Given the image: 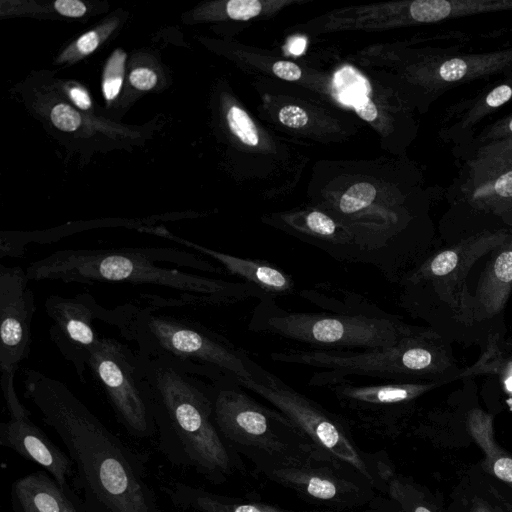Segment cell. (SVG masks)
I'll use <instances>...</instances> for the list:
<instances>
[{"label": "cell", "instance_id": "obj_28", "mask_svg": "<svg viewBox=\"0 0 512 512\" xmlns=\"http://www.w3.org/2000/svg\"><path fill=\"white\" fill-rule=\"evenodd\" d=\"M375 187L367 182L352 185L340 198L338 208L343 215H351L369 207L376 198Z\"/></svg>", "mask_w": 512, "mask_h": 512}, {"label": "cell", "instance_id": "obj_13", "mask_svg": "<svg viewBox=\"0 0 512 512\" xmlns=\"http://www.w3.org/2000/svg\"><path fill=\"white\" fill-rule=\"evenodd\" d=\"M439 381L381 382L359 385L339 382L327 389L350 426L369 434L394 438L403 429L415 401Z\"/></svg>", "mask_w": 512, "mask_h": 512}, {"label": "cell", "instance_id": "obj_16", "mask_svg": "<svg viewBox=\"0 0 512 512\" xmlns=\"http://www.w3.org/2000/svg\"><path fill=\"white\" fill-rule=\"evenodd\" d=\"M0 445L41 466L61 487L69 485L74 474L72 460L30 418L1 422Z\"/></svg>", "mask_w": 512, "mask_h": 512}, {"label": "cell", "instance_id": "obj_35", "mask_svg": "<svg viewBox=\"0 0 512 512\" xmlns=\"http://www.w3.org/2000/svg\"><path fill=\"white\" fill-rule=\"evenodd\" d=\"M129 82L131 86L137 90L148 91L156 86L158 77L153 69L139 66L131 70L129 74Z\"/></svg>", "mask_w": 512, "mask_h": 512}, {"label": "cell", "instance_id": "obj_6", "mask_svg": "<svg viewBox=\"0 0 512 512\" xmlns=\"http://www.w3.org/2000/svg\"><path fill=\"white\" fill-rule=\"evenodd\" d=\"M211 384L214 421L221 436L259 473L299 461L317 447L289 417L258 402L236 379Z\"/></svg>", "mask_w": 512, "mask_h": 512}, {"label": "cell", "instance_id": "obj_4", "mask_svg": "<svg viewBox=\"0 0 512 512\" xmlns=\"http://www.w3.org/2000/svg\"><path fill=\"white\" fill-rule=\"evenodd\" d=\"M140 299L107 308L103 322L148 359L163 358L210 383L251 378L248 353L205 325Z\"/></svg>", "mask_w": 512, "mask_h": 512}, {"label": "cell", "instance_id": "obj_30", "mask_svg": "<svg viewBox=\"0 0 512 512\" xmlns=\"http://www.w3.org/2000/svg\"><path fill=\"white\" fill-rule=\"evenodd\" d=\"M474 160L512 165V138L481 145Z\"/></svg>", "mask_w": 512, "mask_h": 512}, {"label": "cell", "instance_id": "obj_9", "mask_svg": "<svg viewBox=\"0 0 512 512\" xmlns=\"http://www.w3.org/2000/svg\"><path fill=\"white\" fill-rule=\"evenodd\" d=\"M509 236L505 231L472 236L406 271L397 282L401 306L419 315L434 300L447 301L468 318L470 297L464 291L465 278L477 259L494 251Z\"/></svg>", "mask_w": 512, "mask_h": 512}, {"label": "cell", "instance_id": "obj_22", "mask_svg": "<svg viewBox=\"0 0 512 512\" xmlns=\"http://www.w3.org/2000/svg\"><path fill=\"white\" fill-rule=\"evenodd\" d=\"M512 0H418L409 6L410 17L421 23L482 12L511 10Z\"/></svg>", "mask_w": 512, "mask_h": 512}, {"label": "cell", "instance_id": "obj_40", "mask_svg": "<svg viewBox=\"0 0 512 512\" xmlns=\"http://www.w3.org/2000/svg\"><path fill=\"white\" fill-rule=\"evenodd\" d=\"M306 46V40L302 37L293 39L289 45V51L293 55H300L304 51Z\"/></svg>", "mask_w": 512, "mask_h": 512}, {"label": "cell", "instance_id": "obj_19", "mask_svg": "<svg viewBox=\"0 0 512 512\" xmlns=\"http://www.w3.org/2000/svg\"><path fill=\"white\" fill-rule=\"evenodd\" d=\"M303 220L302 224L296 225L302 240L339 262L359 263L353 236L347 229H342L332 217L314 210L304 215Z\"/></svg>", "mask_w": 512, "mask_h": 512}, {"label": "cell", "instance_id": "obj_37", "mask_svg": "<svg viewBox=\"0 0 512 512\" xmlns=\"http://www.w3.org/2000/svg\"><path fill=\"white\" fill-rule=\"evenodd\" d=\"M54 9L60 15L70 18H80L87 12V6L79 0H57Z\"/></svg>", "mask_w": 512, "mask_h": 512}, {"label": "cell", "instance_id": "obj_8", "mask_svg": "<svg viewBox=\"0 0 512 512\" xmlns=\"http://www.w3.org/2000/svg\"><path fill=\"white\" fill-rule=\"evenodd\" d=\"M250 372L251 378L236 380L240 386L284 413L314 444L355 467L377 488H384L392 475L388 464L382 457L364 452L357 446L351 426L342 415L298 392L253 359Z\"/></svg>", "mask_w": 512, "mask_h": 512}, {"label": "cell", "instance_id": "obj_7", "mask_svg": "<svg viewBox=\"0 0 512 512\" xmlns=\"http://www.w3.org/2000/svg\"><path fill=\"white\" fill-rule=\"evenodd\" d=\"M436 342V333L429 330L385 349H286L272 352L270 358L274 362L319 369L312 374L308 385L323 389L350 381L351 377H369L382 382L439 381L448 368V358Z\"/></svg>", "mask_w": 512, "mask_h": 512}, {"label": "cell", "instance_id": "obj_2", "mask_svg": "<svg viewBox=\"0 0 512 512\" xmlns=\"http://www.w3.org/2000/svg\"><path fill=\"white\" fill-rule=\"evenodd\" d=\"M170 263L209 274L224 269L202 256L171 247L65 249L38 259L25 269L30 281L156 285L178 292L189 306H223L268 296L246 282H232L166 268Z\"/></svg>", "mask_w": 512, "mask_h": 512}, {"label": "cell", "instance_id": "obj_32", "mask_svg": "<svg viewBox=\"0 0 512 512\" xmlns=\"http://www.w3.org/2000/svg\"><path fill=\"white\" fill-rule=\"evenodd\" d=\"M261 10L262 5L257 0H231L226 4V13L234 20H249Z\"/></svg>", "mask_w": 512, "mask_h": 512}, {"label": "cell", "instance_id": "obj_10", "mask_svg": "<svg viewBox=\"0 0 512 512\" xmlns=\"http://www.w3.org/2000/svg\"><path fill=\"white\" fill-rule=\"evenodd\" d=\"M88 370L116 419L133 437L156 435L152 395L137 352L113 337H100Z\"/></svg>", "mask_w": 512, "mask_h": 512}, {"label": "cell", "instance_id": "obj_39", "mask_svg": "<svg viewBox=\"0 0 512 512\" xmlns=\"http://www.w3.org/2000/svg\"><path fill=\"white\" fill-rule=\"evenodd\" d=\"M64 488L67 495L65 512H84L74 490H72L69 485H66Z\"/></svg>", "mask_w": 512, "mask_h": 512}, {"label": "cell", "instance_id": "obj_26", "mask_svg": "<svg viewBox=\"0 0 512 512\" xmlns=\"http://www.w3.org/2000/svg\"><path fill=\"white\" fill-rule=\"evenodd\" d=\"M118 19L111 18L82 34L58 56L56 63H74L93 53L116 29Z\"/></svg>", "mask_w": 512, "mask_h": 512}, {"label": "cell", "instance_id": "obj_42", "mask_svg": "<svg viewBox=\"0 0 512 512\" xmlns=\"http://www.w3.org/2000/svg\"><path fill=\"white\" fill-rule=\"evenodd\" d=\"M472 512H489L488 509L482 504H475Z\"/></svg>", "mask_w": 512, "mask_h": 512}, {"label": "cell", "instance_id": "obj_38", "mask_svg": "<svg viewBox=\"0 0 512 512\" xmlns=\"http://www.w3.org/2000/svg\"><path fill=\"white\" fill-rule=\"evenodd\" d=\"M272 70L279 78L287 81H296L301 75V69L290 61H277L273 64Z\"/></svg>", "mask_w": 512, "mask_h": 512}, {"label": "cell", "instance_id": "obj_24", "mask_svg": "<svg viewBox=\"0 0 512 512\" xmlns=\"http://www.w3.org/2000/svg\"><path fill=\"white\" fill-rule=\"evenodd\" d=\"M468 426L484 451L492 473L512 488V457L505 454L495 443L491 417L483 411L474 410L468 416Z\"/></svg>", "mask_w": 512, "mask_h": 512}, {"label": "cell", "instance_id": "obj_11", "mask_svg": "<svg viewBox=\"0 0 512 512\" xmlns=\"http://www.w3.org/2000/svg\"><path fill=\"white\" fill-rule=\"evenodd\" d=\"M264 475L303 500L337 512L371 502L377 489L355 467L318 446L303 459Z\"/></svg>", "mask_w": 512, "mask_h": 512}, {"label": "cell", "instance_id": "obj_1", "mask_svg": "<svg viewBox=\"0 0 512 512\" xmlns=\"http://www.w3.org/2000/svg\"><path fill=\"white\" fill-rule=\"evenodd\" d=\"M23 385L25 398L66 447L84 512H159L140 457L64 382L27 368Z\"/></svg>", "mask_w": 512, "mask_h": 512}, {"label": "cell", "instance_id": "obj_21", "mask_svg": "<svg viewBox=\"0 0 512 512\" xmlns=\"http://www.w3.org/2000/svg\"><path fill=\"white\" fill-rule=\"evenodd\" d=\"M469 194L471 198L490 207L512 204V165L473 160Z\"/></svg>", "mask_w": 512, "mask_h": 512}, {"label": "cell", "instance_id": "obj_25", "mask_svg": "<svg viewBox=\"0 0 512 512\" xmlns=\"http://www.w3.org/2000/svg\"><path fill=\"white\" fill-rule=\"evenodd\" d=\"M510 100H512V72L489 91L464 104V112L461 113L456 127L462 131L468 130Z\"/></svg>", "mask_w": 512, "mask_h": 512}, {"label": "cell", "instance_id": "obj_29", "mask_svg": "<svg viewBox=\"0 0 512 512\" xmlns=\"http://www.w3.org/2000/svg\"><path fill=\"white\" fill-rule=\"evenodd\" d=\"M230 130L240 141L248 146H256L259 136L256 126L249 115L240 107L232 105L226 115Z\"/></svg>", "mask_w": 512, "mask_h": 512}, {"label": "cell", "instance_id": "obj_34", "mask_svg": "<svg viewBox=\"0 0 512 512\" xmlns=\"http://www.w3.org/2000/svg\"><path fill=\"white\" fill-rule=\"evenodd\" d=\"M62 90L76 109L84 112L92 111L93 103L85 87L74 82H67L62 85Z\"/></svg>", "mask_w": 512, "mask_h": 512}, {"label": "cell", "instance_id": "obj_18", "mask_svg": "<svg viewBox=\"0 0 512 512\" xmlns=\"http://www.w3.org/2000/svg\"><path fill=\"white\" fill-rule=\"evenodd\" d=\"M166 491L174 506L185 512H320L290 510L266 502L221 495L181 482L171 484Z\"/></svg>", "mask_w": 512, "mask_h": 512}, {"label": "cell", "instance_id": "obj_12", "mask_svg": "<svg viewBox=\"0 0 512 512\" xmlns=\"http://www.w3.org/2000/svg\"><path fill=\"white\" fill-rule=\"evenodd\" d=\"M26 270L0 265V384L12 419L29 418L15 389V375L30 354L35 299Z\"/></svg>", "mask_w": 512, "mask_h": 512}, {"label": "cell", "instance_id": "obj_15", "mask_svg": "<svg viewBox=\"0 0 512 512\" xmlns=\"http://www.w3.org/2000/svg\"><path fill=\"white\" fill-rule=\"evenodd\" d=\"M139 231L169 239L213 259L229 274L256 286L268 296L276 298L280 295L292 294L295 291V282L292 276L266 260L243 258L217 251L176 236L162 227H142Z\"/></svg>", "mask_w": 512, "mask_h": 512}, {"label": "cell", "instance_id": "obj_5", "mask_svg": "<svg viewBox=\"0 0 512 512\" xmlns=\"http://www.w3.org/2000/svg\"><path fill=\"white\" fill-rule=\"evenodd\" d=\"M248 330L310 345L318 350L367 351L393 347L429 330L396 315L366 312H294L266 296L254 307Z\"/></svg>", "mask_w": 512, "mask_h": 512}, {"label": "cell", "instance_id": "obj_41", "mask_svg": "<svg viewBox=\"0 0 512 512\" xmlns=\"http://www.w3.org/2000/svg\"><path fill=\"white\" fill-rule=\"evenodd\" d=\"M411 512H432L428 507L422 504L414 505Z\"/></svg>", "mask_w": 512, "mask_h": 512}, {"label": "cell", "instance_id": "obj_14", "mask_svg": "<svg viewBox=\"0 0 512 512\" xmlns=\"http://www.w3.org/2000/svg\"><path fill=\"white\" fill-rule=\"evenodd\" d=\"M44 308L51 320L48 333L52 343L85 383L90 356L101 337L93 322H103L107 308L87 291L73 297L50 295Z\"/></svg>", "mask_w": 512, "mask_h": 512}, {"label": "cell", "instance_id": "obj_17", "mask_svg": "<svg viewBox=\"0 0 512 512\" xmlns=\"http://www.w3.org/2000/svg\"><path fill=\"white\" fill-rule=\"evenodd\" d=\"M512 290V236L494 250L469 300L468 318L484 321L497 316Z\"/></svg>", "mask_w": 512, "mask_h": 512}, {"label": "cell", "instance_id": "obj_36", "mask_svg": "<svg viewBox=\"0 0 512 512\" xmlns=\"http://www.w3.org/2000/svg\"><path fill=\"white\" fill-rule=\"evenodd\" d=\"M279 121L290 128H302L308 122V115L299 106L286 105L282 107L278 114Z\"/></svg>", "mask_w": 512, "mask_h": 512}, {"label": "cell", "instance_id": "obj_3", "mask_svg": "<svg viewBox=\"0 0 512 512\" xmlns=\"http://www.w3.org/2000/svg\"><path fill=\"white\" fill-rule=\"evenodd\" d=\"M139 357L152 395L158 448L164 457L215 485L242 472L241 457L215 424L212 384L169 360Z\"/></svg>", "mask_w": 512, "mask_h": 512}, {"label": "cell", "instance_id": "obj_23", "mask_svg": "<svg viewBox=\"0 0 512 512\" xmlns=\"http://www.w3.org/2000/svg\"><path fill=\"white\" fill-rule=\"evenodd\" d=\"M335 98L343 105L352 107L365 121L377 117V109L369 98L371 86L368 80L351 66H343L333 77Z\"/></svg>", "mask_w": 512, "mask_h": 512}, {"label": "cell", "instance_id": "obj_27", "mask_svg": "<svg viewBox=\"0 0 512 512\" xmlns=\"http://www.w3.org/2000/svg\"><path fill=\"white\" fill-rule=\"evenodd\" d=\"M127 54L121 48L115 49L104 66L102 75V94L110 104L119 95L125 75Z\"/></svg>", "mask_w": 512, "mask_h": 512}, {"label": "cell", "instance_id": "obj_31", "mask_svg": "<svg viewBox=\"0 0 512 512\" xmlns=\"http://www.w3.org/2000/svg\"><path fill=\"white\" fill-rule=\"evenodd\" d=\"M50 121L59 130L74 132L81 127L80 113L67 103H57L50 110Z\"/></svg>", "mask_w": 512, "mask_h": 512}, {"label": "cell", "instance_id": "obj_20", "mask_svg": "<svg viewBox=\"0 0 512 512\" xmlns=\"http://www.w3.org/2000/svg\"><path fill=\"white\" fill-rule=\"evenodd\" d=\"M65 488L46 471L16 479L11 486L13 512H65Z\"/></svg>", "mask_w": 512, "mask_h": 512}, {"label": "cell", "instance_id": "obj_33", "mask_svg": "<svg viewBox=\"0 0 512 512\" xmlns=\"http://www.w3.org/2000/svg\"><path fill=\"white\" fill-rule=\"evenodd\" d=\"M512 138V114L493 123L480 135V146L492 142L503 141Z\"/></svg>", "mask_w": 512, "mask_h": 512}]
</instances>
